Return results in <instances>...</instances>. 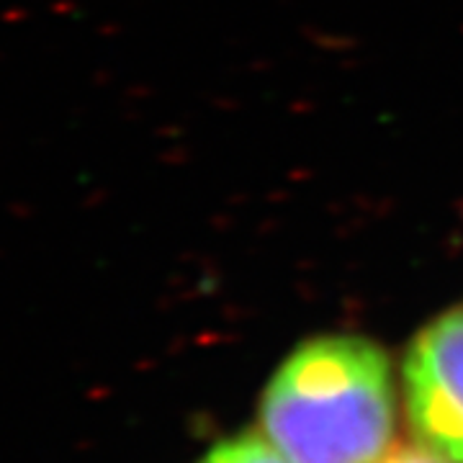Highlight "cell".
<instances>
[{
    "label": "cell",
    "mask_w": 463,
    "mask_h": 463,
    "mask_svg": "<svg viewBox=\"0 0 463 463\" xmlns=\"http://www.w3.org/2000/svg\"><path fill=\"white\" fill-rule=\"evenodd\" d=\"M260 425L288 463H381L397 430L386 353L355 335L307 340L268 383Z\"/></svg>",
    "instance_id": "1"
},
{
    "label": "cell",
    "mask_w": 463,
    "mask_h": 463,
    "mask_svg": "<svg viewBox=\"0 0 463 463\" xmlns=\"http://www.w3.org/2000/svg\"><path fill=\"white\" fill-rule=\"evenodd\" d=\"M381 463H448V458L428 446H394Z\"/></svg>",
    "instance_id": "4"
},
{
    "label": "cell",
    "mask_w": 463,
    "mask_h": 463,
    "mask_svg": "<svg viewBox=\"0 0 463 463\" xmlns=\"http://www.w3.org/2000/svg\"><path fill=\"white\" fill-rule=\"evenodd\" d=\"M201 463H288L281 453H276V446L260 435H240L230 438L214 446Z\"/></svg>",
    "instance_id": "3"
},
{
    "label": "cell",
    "mask_w": 463,
    "mask_h": 463,
    "mask_svg": "<svg viewBox=\"0 0 463 463\" xmlns=\"http://www.w3.org/2000/svg\"><path fill=\"white\" fill-rule=\"evenodd\" d=\"M404 404L422 446L463 463V309L432 319L404 358Z\"/></svg>",
    "instance_id": "2"
}]
</instances>
